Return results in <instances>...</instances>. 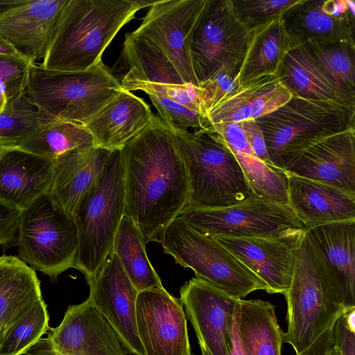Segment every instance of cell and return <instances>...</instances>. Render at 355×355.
Instances as JSON below:
<instances>
[{"instance_id": "obj_30", "label": "cell", "mask_w": 355, "mask_h": 355, "mask_svg": "<svg viewBox=\"0 0 355 355\" xmlns=\"http://www.w3.org/2000/svg\"><path fill=\"white\" fill-rule=\"evenodd\" d=\"M42 299L35 270L15 256L0 257V323L10 326Z\"/></svg>"}, {"instance_id": "obj_19", "label": "cell", "mask_w": 355, "mask_h": 355, "mask_svg": "<svg viewBox=\"0 0 355 355\" xmlns=\"http://www.w3.org/2000/svg\"><path fill=\"white\" fill-rule=\"evenodd\" d=\"M285 172L355 194V126L314 141Z\"/></svg>"}, {"instance_id": "obj_25", "label": "cell", "mask_w": 355, "mask_h": 355, "mask_svg": "<svg viewBox=\"0 0 355 355\" xmlns=\"http://www.w3.org/2000/svg\"><path fill=\"white\" fill-rule=\"evenodd\" d=\"M288 175V205L306 229L355 220V194L293 174Z\"/></svg>"}, {"instance_id": "obj_22", "label": "cell", "mask_w": 355, "mask_h": 355, "mask_svg": "<svg viewBox=\"0 0 355 355\" xmlns=\"http://www.w3.org/2000/svg\"><path fill=\"white\" fill-rule=\"evenodd\" d=\"M317 262L347 310L355 309V220L306 229Z\"/></svg>"}, {"instance_id": "obj_48", "label": "cell", "mask_w": 355, "mask_h": 355, "mask_svg": "<svg viewBox=\"0 0 355 355\" xmlns=\"http://www.w3.org/2000/svg\"><path fill=\"white\" fill-rule=\"evenodd\" d=\"M328 355H342L340 350L334 345L331 347Z\"/></svg>"}, {"instance_id": "obj_17", "label": "cell", "mask_w": 355, "mask_h": 355, "mask_svg": "<svg viewBox=\"0 0 355 355\" xmlns=\"http://www.w3.org/2000/svg\"><path fill=\"white\" fill-rule=\"evenodd\" d=\"M67 0H0V35L31 62L42 61Z\"/></svg>"}, {"instance_id": "obj_34", "label": "cell", "mask_w": 355, "mask_h": 355, "mask_svg": "<svg viewBox=\"0 0 355 355\" xmlns=\"http://www.w3.org/2000/svg\"><path fill=\"white\" fill-rule=\"evenodd\" d=\"M304 44L338 93L355 103V44L314 40Z\"/></svg>"}, {"instance_id": "obj_6", "label": "cell", "mask_w": 355, "mask_h": 355, "mask_svg": "<svg viewBox=\"0 0 355 355\" xmlns=\"http://www.w3.org/2000/svg\"><path fill=\"white\" fill-rule=\"evenodd\" d=\"M256 121L272 165L285 171L314 141L354 126L355 105L293 96L281 107Z\"/></svg>"}, {"instance_id": "obj_21", "label": "cell", "mask_w": 355, "mask_h": 355, "mask_svg": "<svg viewBox=\"0 0 355 355\" xmlns=\"http://www.w3.org/2000/svg\"><path fill=\"white\" fill-rule=\"evenodd\" d=\"M293 47L309 41L355 44V2L300 0L281 17Z\"/></svg>"}, {"instance_id": "obj_50", "label": "cell", "mask_w": 355, "mask_h": 355, "mask_svg": "<svg viewBox=\"0 0 355 355\" xmlns=\"http://www.w3.org/2000/svg\"><path fill=\"white\" fill-rule=\"evenodd\" d=\"M202 355H211L210 353L202 346H200Z\"/></svg>"}, {"instance_id": "obj_29", "label": "cell", "mask_w": 355, "mask_h": 355, "mask_svg": "<svg viewBox=\"0 0 355 355\" xmlns=\"http://www.w3.org/2000/svg\"><path fill=\"white\" fill-rule=\"evenodd\" d=\"M292 47L281 17L253 29L237 75L239 85L260 76L277 75Z\"/></svg>"}, {"instance_id": "obj_46", "label": "cell", "mask_w": 355, "mask_h": 355, "mask_svg": "<svg viewBox=\"0 0 355 355\" xmlns=\"http://www.w3.org/2000/svg\"><path fill=\"white\" fill-rule=\"evenodd\" d=\"M0 55H8L31 62L22 53L0 35Z\"/></svg>"}, {"instance_id": "obj_36", "label": "cell", "mask_w": 355, "mask_h": 355, "mask_svg": "<svg viewBox=\"0 0 355 355\" xmlns=\"http://www.w3.org/2000/svg\"><path fill=\"white\" fill-rule=\"evenodd\" d=\"M50 120L25 94L7 103L0 110V147L15 146Z\"/></svg>"}, {"instance_id": "obj_32", "label": "cell", "mask_w": 355, "mask_h": 355, "mask_svg": "<svg viewBox=\"0 0 355 355\" xmlns=\"http://www.w3.org/2000/svg\"><path fill=\"white\" fill-rule=\"evenodd\" d=\"M146 244L138 227L130 217L124 214L115 236L113 252L139 292L164 287L148 259Z\"/></svg>"}, {"instance_id": "obj_8", "label": "cell", "mask_w": 355, "mask_h": 355, "mask_svg": "<svg viewBox=\"0 0 355 355\" xmlns=\"http://www.w3.org/2000/svg\"><path fill=\"white\" fill-rule=\"evenodd\" d=\"M159 243L176 263L232 296L243 299L252 292L268 291L266 284L230 250L179 218L166 227Z\"/></svg>"}, {"instance_id": "obj_13", "label": "cell", "mask_w": 355, "mask_h": 355, "mask_svg": "<svg viewBox=\"0 0 355 355\" xmlns=\"http://www.w3.org/2000/svg\"><path fill=\"white\" fill-rule=\"evenodd\" d=\"M205 0H159L133 34L153 42L187 85L198 87L189 54L192 31Z\"/></svg>"}, {"instance_id": "obj_2", "label": "cell", "mask_w": 355, "mask_h": 355, "mask_svg": "<svg viewBox=\"0 0 355 355\" xmlns=\"http://www.w3.org/2000/svg\"><path fill=\"white\" fill-rule=\"evenodd\" d=\"M148 0H67L40 63L53 70L82 71L102 61L105 49Z\"/></svg>"}, {"instance_id": "obj_7", "label": "cell", "mask_w": 355, "mask_h": 355, "mask_svg": "<svg viewBox=\"0 0 355 355\" xmlns=\"http://www.w3.org/2000/svg\"><path fill=\"white\" fill-rule=\"evenodd\" d=\"M284 296L287 331L284 333V343L290 344L296 355L309 347L349 311L321 270L305 232Z\"/></svg>"}, {"instance_id": "obj_18", "label": "cell", "mask_w": 355, "mask_h": 355, "mask_svg": "<svg viewBox=\"0 0 355 355\" xmlns=\"http://www.w3.org/2000/svg\"><path fill=\"white\" fill-rule=\"evenodd\" d=\"M305 230L275 238L212 237L266 284L268 293L284 295L291 285L297 249Z\"/></svg>"}, {"instance_id": "obj_23", "label": "cell", "mask_w": 355, "mask_h": 355, "mask_svg": "<svg viewBox=\"0 0 355 355\" xmlns=\"http://www.w3.org/2000/svg\"><path fill=\"white\" fill-rule=\"evenodd\" d=\"M112 150L79 147L54 159L46 195L61 209L73 216L80 201L98 180Z\"/></svg>"}, {"instance_id": "obj_38", "label": "cell", "mask_w": 355, "mask_h": 355, "mask_svg": "<svg viewBox=\"0 0 355 355\" xmlns=\"http://www.w3.org/2000/svg\"><path fill=\"white\" fill-rule=\"evenodd\" d=\"M31 63L11 55H0V110L25 94Z\"/></svg>"}, {"instance_id": "obj_42", "label": "cell", "mask_w": 355, "mask_h": 355, "mask_svg": "<svg viewBox=\"0 0 355 355\" xmlns=\"http://www.w3.org/2000/svg\"><path fill=\"white\" fill-rule=\"evenodd\" d=\"M241 123L246 139L255 156L263 163L274 166L269 158L263 133L257 121L248 119L241 121Z\"/></svg>"}, {"instance_id": "obj_15", "label": "cell", "mask_w": 355, "mask_h": 355, "mask_svg": "<svg viewBox=\"0 0 355 355\" xmlns=\"http://www.w3.org/2000/svg\"><path fill=\"white\" fill-rule=\"evenodd\" d=\"M180 294L199 345L211 355H229L239 298L196 277L180 288Z\"/></svg>"}, {"instance_id": "obj_16", "label": "cell", "mask_w": 355, "mask_h": 355, "mask_svg": "<svg viewBox=\"0 0 355 355\" xmlns=\"http://www.w3.org/2000/svg\"><path fill=\"white\" fill-rule=\"evenodd\" d=\"M88 285L90 288L87 300L116 333L126 353L145 355L136 321L139 291L113 251Z\"/></svg>"}, {"instance_id": "obj_49", "label": "cell", "mask_w": 355, "mask_h": 355, "mask_svg": "<svg viewBox=\"0 0 355 355\" xmlns=\"http://www.w3.org/2000/svg\"><path fill=\"white\" fill-rule=\"evenodd\" d=\"M7 327L5 324L0 323V345Z\"/></svg>"}, {"instance_id": "obj_14", "label": "cell", "mask_w": 355, "mask_h": 355, "mask_svg": "<svg viewBox=\"0 0 355 355\" xmlns=\"http://www.w3.org/2000/svg\"><path fill=\"white\" fill-rule=\"evenodd\" d=\"M136 321L145 355L191 354L183 305L164 287L138 293Z\"/></svg>"}, {"instance_id": "obj_47", "label": "cell", "mask_w": 355, "mask_h": 355, "mask_svg": "<svg viewBox=\"0 0 355 355\" xmlns=\"http://www.w3.org/2000/svg\"><path fill=\"white\" fill-rule=\"evenodd\" d=\"M229 355H245L238 336L235 317L232 331V347Z\"/></svg>"}, {"instance_id": "obj_35", "label": "cell", "mask_w": 355, "mask_h": 355, "mask_svg": "<svg viewBox=\"0 0 355 355\" xmlns=\"http://www.w3.org/2000/svg\"><path fill=\"white\" fill-rule=\"evenodd\" d=\"M46 304L39 300L8 327L0 345V355H21L51 329Z\"/></svg>"}, {"instance_id": "obj_10", "label": "cell", "mask_w": 355, "mask_h": 355, "mask_svg": "<svg viewBox=\"0 0 355 355\" xmlns=\"http://www.w3.org/2000/svg\"><path fill=\"white\" fill-rule=\"evenodd\" d=\"M251 35L238 19L232 0H205L189 44L198 84L221 69L239 71Z\"/></svg>"}, {"instance_id": "obj_40", "label": "cell", "mask_w": 355, "mask_h": 355, "mask_svg": "<svg viewBox=\"0 0 355 355\" xmlns=\"http://www.w3.org/2000/svg\"><path fill=\"white\" fill-rule=\"evenodd\" d=\"M209 128L223 139L232 151L256 157L246 139L241 122L216 123L211 124Z\"/></svg>"}, {"instance_id": "obj_9", "label": "cell", "mask_w": 355, "mask_h": 355, "mask_svg": "<svg viewBox=\"0 0 355 355\" xmlns=\"http://www.w3.org/2000/svg\"><path fill=\"white\" fill-rule=\"evenodd\" d=\"M16 245L22 261L55 283L61 273L76 268L78 238L73 216L44 193L21 210Z\"/></svg>"}, {"instance_id": "obj_41", "label": "cell", "mask_w": 355, "mask_h": 355, "mask_svg": "<svg viewBox=\"0 0 355 355\" xmlns=\"http://www.w3.org/2000/svg\"><path fill=\"white\" fill-rule=\"evenodd\" d=\"M21 209L0 200V245H16Z\"/></svg>"}, {"instance_id": "obj_24", "label": "cell", "mask_w": 355, "mask_h": 355, "mask_svg": "<svg viewBox=\"0 0 355 355\" xmlns=\"http://www.w3.org/2000/svg\"><path fill=\"white\" fill-rule=\"evenodd\" d=\"M54 159L0 147V200L21 210L46 193Z\"/></svg>"}, {"instance_id": "obj_27", "label": "cell", "mask_w": 355, "mask_h": 355, "mask_svg": "<svg viewBox=\"0 0 355 355\" xmlns=\"http://www.w3.org/2000/svg\"><path fill=\"white\" fill-rule=\"evenodd\" d=\"M293 94L278 75H266L240 85L209 110V125L220 122L256 120L281 107Z\"/></svg>"}, {"instance_id": "obj_26", "label": "cell", "mask_w": 355, "mask_h": 355, "mask_svg": "<svg viewBox=\"0 0 355 355\" xmlns=\"http://www.w3.org/2000/svg\"><path fill=\"white\" fill-rule=\"evenodd\" d=\"M155 115L143 98L121 88L84 126L94 146L120 150Z\"/></svg>"}, {"instance_id": "obj_28", "label": "cell", "mask_w": 355, "mask_h": 355, "mask_svg": "<svg viewBox=\"0 0 355 355\" xmlns=\"http://www.w3.org/2000/svg\"><path fill=\"white\" fill-rule=\"evenodd\" d=\"M235 321L245 355H282L284 332L274 304L260 299H239Z\"/></svg>"}, {"instance_id": "obj_31", "label": "cell", "mask_w": 355, "mask_h": 355, "mask_svg": "<svg viewBox=\"0 0 355 355\" xmlns=\"http://www.w3.org/2000/svg\"><path fill=\"white\" fill-rule=\"evenodd\" d=\"M277 75L293 96L355 105L338 93L305 44L295 46L288 51Z\"/></svg>"}, {"instance_id": "obj_43", "label": "cell", "mask_w": 355, "mask_h": 355, "mask_svg": "<svg viewBox=\"0 0 355 355\" xmlns=\"http://www.w3.org/2000/svg\"><path fill=\"white\" fill-rule=\"evenodd\" d=\"M333 336L334 345L340 350L342 355H355V328L349 325L345 313L334 324Z\"/></svg>"}, {"instance_id": "obj_33", "label": "cell", "mask_w": 355, "mask_h": 355, "mask_svg": "<svg viewBox=\"0 0 355 355\" xmlns=\"http://www.w3.org/2000/svg\"><path fill=\"white\" fill-rule=\"evenodd\" d=\"M94 146L91 134L83 125L51 119L12 147L55 159L70 150Z\"/></svg>"}, {"instance_id": "obj_4", "label": "cell", "mask_w": 355, "mask_h": 355, "mask_svg": "<svg viewBox=\"0 0 355 355\" xmlns=\"http://www.w3.org/2000/svg\"><path fill=\"white\" fill-rule=\"evenodd\" d=\"M121 89L103 61L82 71L49 69L32 62L25 94L47 118L84 125Z\"/></svg>"}, {"instance_id": "obj_45", "label": "cell", "mask_w": 355, "mask_h": 355, "mask_svg": "<svg viewBox=\"0 0 355 355\" xmlns=\"http://www.w3.org/2000/svg\"><path fill=\"white\" fill-rule=\"evenodd\" d=\"M27 355H58L46 338H41L25 353Z\"/></svg>"}, {"instance_id": "obj_3", "label": "cell", "mask_w": 355, "mask_h": 355, "mask_svg": "<svg viewBox=\"0 0 355 355\" xmlns=\"http://www.w3.org/2000/svg\"><path fill=\"white\" fill-rule=\"evenodd\" d=\"M173 130L189 172L187 207L225 208L258 198L232 149L218 133L210 128L191 132Z\"/></svg>"}, {"instance_id": "obj_12", "label": "cell", "mask_w": 355, "mask_h": 355, "mask_svg": "<svg viewBox=\"0 0 355 355\" xmlns=\"http://www.w3.org/2000/svg\"><path fill=\"white\" fill-rule=\"evenodd\" d=\"M122 56L128 67L120 83L122 89L130 92L140 90L147 95L175 101L201 114L198 87L184 83L171 61L153 42L128 33L123 44Z\"/></svg>"}, {"instance_id": "obj_44", "label": "cell", "mask_w": 355, "mask_h": 355, "mask_svg": "<svg viewBox=\"0 0 355 355\" xmlns=\"http://www.w3.org/2000/svg\"><path fill=\"white\" fill-rule=\"evenodd\" d=\"M333 327L324 331L309 347L299 355H328L329 349L334 345Z\"/></svg>"}, {"instance_id": "obj_20", "label": "cell", "mask_w": 355, "mask_h": 355, "mask_svg": "<svg viewBox=\"0 0 355 355\" xmlns=\"http://www.w3.org/2000/svg\"><path fill=\"white\" fill-rule=\"evenodd\" d=\"M46 338L58 355H126L116 333L86 300L71 305Z\"/></svg>"}, {"instance_id": "obj_11", "label": "cell", "mask_w": 355, "mask_h": 355, "mask_svg": "<svg viewBox=\"0 0 355 355\" xmlns=\"http://www.w3.org/2000/svg\"><path fill=\"white\" fill-rule=\"evenodd\" d=\"M178 218L211 236L275 238L306 230L288 205L259 197L225 208L186 207Z\"/></svg>"}, {"instance_id": "obj_1", "label": "cell", "mask_w": 355, "mask_h": 355, "mask_svg": "<svg viewBox=\"0 0 355 355\" xmlns=\"http://www.w3.org/2000/svg\"><path fill=\"white\" fill-rule=\"evenodd\" d=\"M121 150L124 214L147 243H160L166 227L189 205L188 168L173 130L158 116Z\"/></svg>"}, {"instance_id": "obj_37", "label": "cell", "mask_w": 355, "mask_h": 355, "mask_svg": "<svg viewBox=\"0 0 355 355\" xmlns=\"http://www.w3.org/2000/svg\"><path fill=\"white\" fill-rule=\"evenodd\" d=\"M240 21L250 31L280 18L300 0H232Z\"/></svg>"}, {"instance_id": "obj_5", "label": "cell", "mask_w": 355, "mask_h": 355, "mask_svg": "<svg viewBox=\"0 0 355 355\" xmlns=\"http://www.w3.org/2000/svg\"><path fill=\"white\" fill-rule=\"evenodd\" d=\"M124 169L121 150L111 152L98 180L80 201L73 218L78 238L76 268L89 284L113 251L124 215Z\"/></svg>"}, {"instance_id": "obj_39", "label": "cell", "mask_w": 355, "mask_h": 355, "mask_svg": "<svg viewBox=\"0 0 355 355\" xmlns=\"http://www.w3.org/2000/svg\"><path fill=\"white\" fill-rule=\"evenodd\" d=\"M238 73L239 70L221 69L208 80L199 84L198 96L201 114L203 117L206 119L209 110L240 86L237 79Z\"/></svg>"}, {"instance_id": "obj_51", "label": "cell", "mask_w": 355, "mask_h": 355, "mask_svg": "<svg viewBox=\"0 0 355 355\" xmlns=\"http://www.w3.org/2000/svg\"><path fill=\"white\" fill-rule=\"evenodd\" d=\"M191 355H194V354H191Z\"/></svg>"}]
</instances>
